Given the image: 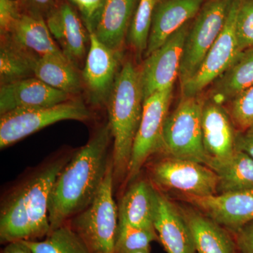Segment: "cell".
<instances>
[{"mask_svg": "<svg viewBox=\"0 0 253 253\" xmlns=\"http://www.w3.org/2000/svg\"><path fill=\"white\" fill-rule=\"evenodd\" d=\"M111 144L113 136L107 123L73 152L60 171L49 196L50 231L66 224L92 204L113 164Z\"/></svg>", "mask_w": 253, "mask_h": 253, "instance_id": "cell-1", "label": "cell"}, {"mask_svg": "<svg viewBox=\"0 0 253 253\" xmlns=\"http://www.w3.org/2000/svg\"><path fill=\"white\" fill-rule=\"evenodd\" d=\"M73 153L49 159L5 195L0 207V242L41 241L49 234V200L58 174Z\"/></svg>", "mask_w": 253, "mask_h": 253, "instance_id": "cell-2", "label": "cell"}, {"mask_svg": "<svg viewBox=\"0 0 253 253\" xmlns=\"http://www.w3.org/2000/svg\"><path fill=\"white\" fill-rule=\"evenodd\" d=\"M106 106L113 136L114 181H121L127 174L143 111L139 69L131 61L120 70Z\"/></svg>", "mask_w": 253, "mask_h": 253, "instance_id": "cell-3", "label": "cell"}, {"mask_svg": "<svg viewBox=\"0 0 253 253\" xmlns=\"http://www.w3.org/2000/svg\"><path fill=\"white\" fill-rule=\"evenodd\" d=\"M113 164L92 204L68 221L89 253H116L118 206L113 198Z\"/></svg>", "mask_w": 253, "mask_h": 253, "instance_id": "cell-4", "label": "cell"}, {"mask_svg": "<svg viewBox=\"0 0 253 253\" xmlns=\"http://www.w3.org/2000/svg\"><path fill=\"white\" fill-rule=\"evenodd\" d=\"M204 101L199 95L181 96L175 109L168 114L163 129V149L168 156L207 166L203 144Z\"/></svg>", "mask_w": 253, "mask_h": 253, "instance_id": "cell-5", "label": "cell"}, {"mask_svg": "<svg viewBox=\"0 0 253 253\" xmlns=\"http://www.w3.org/2000/svg\"><path fill=\"white\" fill-rule=\"evenodd\" d=\"M233 0H206L186 36L179 80L181 87L196 74L225 25Z\"/></svg>", "mask_w": 253, "mask_h": 253, "instance_id": "cell-6", "label": "cell"}, {"mask_svg": "<svg viewBox=\"0 0 253 253\" xmlns=\"http://www.w3.org/2000/svg\"><path fill=\"white\" fill-rule=\"evenodd\" d=\"M90 111L80 100H69L49 107L9 111L0 118V148L5 149L46 126L63 121H86Z\"/></svg>", "mask_w": 253, "mask_h": 253, "instance_id": "cell-7", "label": "cell"}, {"mask_svg": "<svg viewBox=\"0 0 253 253\" xmlns=\"http://www.w3.org/2000/svg\"><path fill=\"white\" fill-rule=\"evenodd\" d=\"M173 90L174 86L158 91L143 101L142 116L133 144L126 180H134L149 158L163 151V129Z\"/></svg>", "mask_w": 253, "mask_h": 253, "instance_id": "cell-8", "label": "cell"}, {"mask_svg": "<svg viewBox=\"0 0 253 253\" xmlns=\"http://www.w3.org/2000/svg\"><path fill=\"white\" fill-rule=\"evenodd\" d=\"M155 187L173 190L184 196L205 197L218 194L217 174L206 165L167 156L150 168Z\"/></svg>", "mask_w": 253, "mask_h": 253, "instance_id": "cell-9", "label": "cell"}, {"mask_svg": "<svg viewBox=\"0 0 253 253\" xmlns=\"http://www.w3.org/2000/svg\"><path fill=\"white\" fill-rule=\"evenodd\" d=\"M192 21L174 32L162 45L145 58L139 69L143 101L158 91L174 86L179 78L184 43Z\"/></svg>", "mask_w": 253, "mask_h": 253, "instance_id": "cell-10", "label": "cell"}, {"mask_svg": "<svg viewBox=\"0 0 253 253\" xmlns=\"http://www.w3.org/2000/svg\"><path fill=\"white\" fill-rule=\"evenodd\" d=\"M239 0H233L225 25L196 74L181 87L182 96H199L234 63L240 53L236 34Z\"/></svg>", "mask_w": 253, "mask_h": 253, "instance_id": "cell-11", "label": "cell"}, {"mask_svg": "<svg viewBox=\"0 0 253 253\" xmlns=\"http://www.w3.org/2000/svg\"><path fill=\"white\" fill-rule=\"evenodd\" d=\"M89 47L83 80L91 104H107L119 71L120 51L110 49L89 33Z\"/></svg>", "mask_w": 253, "mask_h": 253, "instance_id": "cell-12", "label": "cell"}, {"mask_svg": "<svg viewBox=\"0 0 253 253\" xmlns=\"http://www.w3.org/2000/svg\"><path fill=\"white\" fill-rule=\"evenodd\" d=\"M186 201L231 234L253 221V189L205 196H184Z\"/></svg>", "mask_w": 253, "mask_h": 253, "instance_id": "cell-13", "label": "cell"}, {"mask_svg": "<svg viewBox=\"0 0 253 253\" xmlns=\"http://www.w3.org/2000/svg\"><path fill=\"white\" fill-rule=\"evenodd\" d=\"M235 125L223 105L204 101L202 112L203 144L207 166L212 169L235 152Z\"/></svg>", "mask_w": 253, "mask_h": 253, "instance_id": "cell-14", "label": "cell"}, {"mask_svg": "<svg viewBox=\"0 0 253 253\" xmlns=\"http://www.w3.org/2000/svg\"><path fill=\"white\" fill-rule=\"evenodd\" d=\"M46 23L68 61L77 66L85 58L89 33L68 1H59L48 13Z\"/></svg>", "mask_w": 253, "mask_h": 253, "instance_id": "cell-15", "label": "cell"}, {"mask_svg": "<svg viewBox=\"0 0 253 253\" xmlns=\"http://www.w3.org/2000/svg\"><path fill=\"white\" fill-rule=\"evenodd\" d=\"M1 36L35 57L67 59L51 36L45 18L23 6L9 31Z\"/></svg>", "mask_w": 253, "mask_h": 253, "instance_id": "cell-16", "label": "cell"}, {"mask_svg": "<svg viewBox=\"0 0 253 253\" xmlns=\"http://www.w3.org/2000/svg\"><path fill=\"white\" fill-rule=\"evenodd\" d=\"M138 2L139 0H101L86 26L88 31L110 49L121 51Z\"/></svg>", "mask_w": 253, "mask_h": 253, "instance_id": "cell-17", "label": "cell"}, {"mask_svg": "<svg viewBox=\"0 0 253 253\" xmlns=\"http://www.w3.org/2000/svg\"><path fill=\"white\" fill-rule=\"evenodd\" d=\"M70 94L51 87L36 77L2 84L0 115L19 109L49 107L69 101Z\"/></svg>", "mask_w": 253, "mask_h": 253, "instance_id": "cell-18", "label": "cell"}, {"mask_svg": "<svg viewBox=\"0 0 253 253\" xmlns=\"http://www.w3.org/2000/svg\"><path fill=\"white\" fill-rule=\"evenodd\" d=\"M206 0H158L153 15L144 58L162 45L174 32L192 21Z\"/></svg>", "mask_w": 253, "mask_h": 253, "instance_id": "cell-19", "label": "cell"}, {"mask_svg": "<svg viewBox=\"0 0 253 253\" xmlns=\"http://www.w3.org/2000/svg\"><path fill=\"white\" fill-rule=\"evenodd\" d=\"M154 228L168 253H196L192 234L182 212L161 193Z\"/></svg>", "mask_w": 253, "mask_h": 253, "instance_id": "cell-20", "label": "cell"}, {"mask_svg": "<svg viewBox=\"0 0 253 253\" xmlns=\"http://www.w3.org/2000/svg\"><path fill=\"white\" fill-rule=\"evenodd\" d=\"M160 192L149 181H136L125 193L118 206V222L155 229Z\"/></svg>", "mask_w": 253, "mask_h": 253, "instance_id": "cell-21", "label": "cell"}, {"mask_svg": "<svg viewBox=\"0 0 253 253\" xmlns=\"http://www.w3.org/2000/svg\"><path fill=\"white\" fill-rule=\"evenodd\" d=\"M181 211L191 229L196 253H239L230 231L199 210Z\"/></svg>", "mask_w": 253, "mask_h": 253, "instance_id": "cell-22", "label": "cell"}, {"mask_svg": "<svg viewBox=\"0 0 253 253\" xmlns=\"http://www.w3.org/2000/svg\"><path fill=\"white\" fill-rule=\"evenodd\" d=\"M209 99L216 104L230 102L253 86V47L240 53L234 63L211 84Z\"/></svg>", "mask_w": 253, "mask_h": 253, "instance_id": "cell-23", "label": "cell"}, {"mask_svg": "<svg viewBox=\"0 0 253 253\" xmlns=\"http://www.w3.org/2000/svg\"><path fill=\"white\" fill-rule=\"evenodd\" d=\"M34 77L51 87L68 94L81 90L82 82L76 67L67 59L44 56L36 57L33 65Z\"/></svg>", "mask_w": 253, "mask_h": 253, "instance_id": "cell-24", "label": "cell"}, {"mask_svg": "<svg viewBox=\"0 0 253 253\" xmlns=\"http://www.w3.org/2000/svg\"><path fill=\"white\" fill-rule=\"evenodd\" d=\"M212 169L218 177L217 194L253 189V159L242 151Z\"/></svg>", "mask_w": 253, "mask_h": 253, "instance_id": "cell-25", "label": "cell"}, {"mask_svg": "<svg viewBox=\"0 0 253 253\" xmlns=\"http://www.w3.org/2000/svg\"><path fill=\"white\" fill-rule=\"evenodd\" d=\"M36 58L20 49L9 40L1 38L0 47L1 85L34 76L33 65Z\"/></svg>", "mask_w": 253, "mask_h": 253, "instance_id": "cell-26", "label": "cell"}, {"mask_svg": "<svg viewBox=\"0 0 253 253\" xmlns=\"http://www.w3.org/2000/svg\"><path fill=\"white\" fill-rule=\"evenodd\" d=\"M24 241L33 253H89L83 240L68 223L50 231L41 241Z\"/></svg>", "mask_w": 253, "mask_h": 253, "instance_id": "cell-27", "label": "cell"}, {"mask_svg": "<svg viewBox=\"0 0 253 253\" xmlns=\"http://www.w3.org/2000/svg\"><path fill=\"white\" fill-rule=\"evenodd\" d=\"M158 0H139L127 33V39L138 57L147 49L153 15Z\"/></svg>", "mask_w": 253, "mask_h": 253, "instance_id": "cell-28", "label": "cell"}, {"mask_svg": "<svg viewBox=\"0 0 253 253\" xmlns=\"http://www.w3.org/2000/svg\"><path fill=\"white\" fill-rule=\"evenodd\" d=\"M159 241L155 229H144L118 222L116 238V253H133L151 249V243Z\"/></svg>", "mask_w": 253, "mask_h": 253, "instance_id": "cell-29", "label": "cell"}, {"mask_svg": "<svg viewBox=\"0 0 253 253\" xmlns=\"http://www.w3.org/2000/svg\"><path fill=\"white\" fill-rule=\"evenodd\" d=\"M236 34L240 51L253 47V0H239Z\"/></svg>", "mask_w": 253, "mask_h": 253, "instance_id": "cell-30", "label": "cell"}, {"mask_svg": "<svg viewBox=\"0 0 253 253\" xmlns=\"http://www.w3.org/2000/svg\"><path fill=\"white\" fill-rule=\"evenodd\" d=\"M229 113L239 131L253 124V86L231 100Z\"/></svg>", "mask_w": 253, "mask_h": 253, "instance_id": "cell-31", "label": "cell"}, {"mask_svg": "<svg viewBox=\"0 0 253 253\" xmlns=\"http://www.w3.org/2000/svg\"><path fill=\"white\" fill-rule=\"evenodd\" d=\"M22 9L19 0H0V30L1 35L9 31Z\"/></svg>", "mask_w": 253, "mask_h": 253, "instance_id": "cell-32", "label": "cell"}, {"mask_svg": "<svg viewBox=\"0 0 253 253\" xmlns=\"http://www.w3.org/2000/svg\"><path fill=\"white\" fill-rule=\"evenodd\" d=\"M239 253H253V221L233 234Z\"/></svg>", "mask_w": 253, "mask_h": 253, "instance_id": "cell-33", "label": "cell"}, {"mask_svg": "<svg viewBox=\"0 0 253 253\" xmlns=\"http://www.w3.org/2000/svg\"><path fill=\"white\" fill-rule=\"evenodd\" d=\"M235 150L242 151L253 159V124L236 132Z\"/></svg>", "mask_w": 253, "mask_h": 253, "instance_id": "cell-34", "label": "cell"}, {"mask_svg": "<svg viewBox=\"0 0 253 253\" xmlns=\"http://www.w3.org/2000/svg\"><path fill=\"white\" fill-rule=\"evenodd\" d=\"M23 7L33 12L42 15L45 18L46 15L58 4L60 0H19Z\"/></svg>", "mask_w": 253, "mask_h": 253, "instance_id": "cell-35", "label": "cell"}, {"mask_svg": "<svg viewBox=\"0 0 253 253\" xmlns=\"http://www.w3.org/2000/svg\"><path fill=\"white\" fill-rule=\"evenodd\" d=\"M73 1L81 11L86 28L90 23L96 9L99 7L101 0H73Z\"/></svg>", "mask_w": 253, "mask_h": 253, "instance_id": "cell-36", "label": "cell"}, {"mask_svg": "<svg viewBox=\"0 0 253 253\" xmlns=\"http://www.w3.org/2000/svg\"><path fill=\"white\" fill-rule=\"evenodd\" d=\"M1 253H33L24 241H16L5 244Z\"/></svg>", "mask_w": 253, "mask_h": 253, "instance_id": "cell-37", "label": "cell"}, {"mask_svg": "<svg viewBox=\"0 0 253 253\" xmlns=\"http://www.w3.org/2000/svg\"><path fill=\"white\" fill-rule=\"evenodd\" d=\"M133 253H151V249L143 250V251H136Z\"/></svg>", "mask_w": 253, "mask_h": 253, "instance_id": "cell-38", "label": "cell"}, {"mask_svg": "<svg viewBox=\"0 0 253 253\" xmlns=\"http://www.w3.org/2000/svg\"><path fill=\"white\" fill-rule=\"evenodd\" d=\"M71 1H73V0H71Z\"/></svg>", "mask_w": 253, "mask_h": 253, "instance_id": "cell-39", "label": "cell"}]
</instances>
